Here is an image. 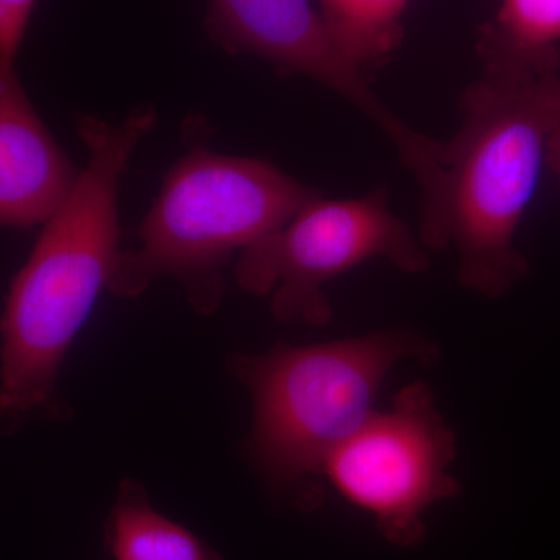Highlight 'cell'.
I'll use <instances>...</instances> for the list:
<instances>
[{
  "label": "cell",
  "instance_id": "cell-1",
  "mask_svg": "<svg viewBox=\"0 0 560 560\" xmlns=\"http://www.w3.org/2000/svg\"><path fill=\"white\" fill-rule=\"evenodd\" d=\"M459 109V130L418 180L419 238L455 250L464 289L499 300L529 271L515 237L560 127V73H482Z\"/></svg>",
  "mask_w": 560,
  "mask_h": 560
},
{
  "label": "cell",
  "instance_id": "cell-2",
  "mask_svg": "<svg viewBox=\"0 0 560 560\" xmlns=\"http://www.w3.org/2000/svg\"><path fill=\"white\" fill-rule=\"evenodd\" d=\"M156 121L149 103H140L120 121L92 114L77 121L86 167L68 200L44 224L7 294L0 346V408L7 418L60 411L62 361L102 291L109 289L124 250L120 180Z\"/></svg>",
  "mask_w": 560,
  "mask_h": 560
},
{
  "label": "cell",
  "instance_id": "cell-3",
  "mask_svg": "<svg viewBox=\"0 0 560 560\" xmlns=\"http://www.w3.org/2000/svg\"><path fill=\"white\" fill-rule=\"evenodd\" d=\"M318 195L271 162L194 145L165 175L108 290L138 298L154 280L168 278L195 312L210 315L223 300L230 261Z\"/></svg>",
  "mask_w": 560,
  "mask_h": 560
},
{
  "label": "cell",
  "instance_id": "cell-4",
  "mask_svg": "<svg viewBox=\"0 0 560 560\" xmlns=\"http://www.w3.org/2000/svg\"><path fill=\"white\" fill-rule=\"evenodd\" d=\"M436 355L410 331L383 330L235 357L232 375L253 400L250 455L276 488H304L331 451L377 410L389 372L407 360L431 364Z\"/></svg>",
  "mask_w": 560,
  "mask_h": 560
},
{
  "label": "cell",
  "instance_id": "cell-5",
  "mask_svg": "<svg viewBox=\"0 0 560 560\" xmlns=\"http://www.w3.org/2000/svg\"><path fill=\"white\" fill-rule=\"evenodd\" d=\"M372 259L388 260L408 275L425 271L430 261L420 238L389 209L383 187L363 197L319 194L243 250L234 279L250 294H271V315L279 323L324 326L331 319L324 287Z\"/></svg>",
  "mask_w": 560,
  "mask_h": 560
},
{
  "label": "cell",
  "instance_id": "cell-6",
  "mask_svg": "<svg viewBox=\"0 0 560 560\" xmlns=\"http://www.w3.org/2000/svg\"><path fill=\"white\" fill-rule=\"evenodd\" d=\"M458 438L444 420L433 389L418 381L370 418L324 460L320 475L383 539L411 548L425 537V512L460 493L451 474Z\"/></svg>",
  "mask_w": 560,
  "mask_h": 560
},
{
  "label": "cell",
  "instance_id": "cell-7",
  "mask_svg": "<svg viewBox=\"0 0 560 560\" xmlns=\"http://www.w3.org/2000/svg\"><path fill=\"white\" fill-rule=\"evenodd\" d=\"M205 31L226 54L254 55L280 75L305 77L340 95L388 138L412 175L436 151V139L397 117L338 54L311 0H206Z\"/></svg>",
  "mask_w": 560,
  "mask_h": 560
},
{
  "label": "cell",
  "instance_id": "cell-8",
  "mask_svg": "<svg viewBox=\"0 0 560 560\" xmlns=\"http://www.w3.org/2000/svg\"><path fill=\"white\" fill-rule=\"evenodd\" d=\"M80 173L40 119L16 68H0V221L14 230L46 224Z\"/></svg>",
  "mask_w": 560,
  "mask_h": 560
},
{
  "label": "cell",
  "instance_id": "cell-9",
  "mask_svg": "<svg viewBox=\"0 0 560 560\" xmlns=\"http://www.w3.org/2000/svg\"><path fill=\"white\" fill-rule=\"evenodd\" d=\"M560 0H500L482 27V73L530 75L559 72Z\"/></svg>",
  "mask_w": 560,
  "mask_h": 560
},
{
  "label": "cell",
  "instance_id": "cell-10",
  "mask_svg": "<svg viewBox=\"0 0 560 560\" xmlns=\"http://www.w3.org/2000/svg\"><path fill=\"white\" fill-rule=\"evenodd\" d=\"M105 547L113 560H224L197 534L151 504L147 490L127 478L105 522Z\"/></svg>",
  "mask_w": 560,
  "mask_h": 560
},
{
  "label": "cell",
  "instance_id": "cell-11",
  "mask_svg": "<svg viewBox=\"0 0 560 560\" xmlns=\"http://www.w3.org/2000/svg\"><path fill=\"white\" fill-rule=\"evenodd\" d=\"M410 0H319V14L338 54L370 80L404 38Z\"/></svg>",
  "mask_w": 560,
  "mask_h": 560
},
{
  "label": "cell",
  "instance_id": "cell-12",
  "mask_svg": "<svg viewBox=\"0 0 560 560\" xmlns=\"http://www.w3.org/2000/svg\"><path fill=\"white\" fill-rule=\"evenodd\" d=\"M36 0H0V68H11L20 54Z\"/></svg>",
  "mask_w": 560,
  "mask_h": 560
},
{
  "label": "cell",
  "instance_id": "cell-13",
  "mask_svg": "<svg viewBox=\"0 0 560 560\" xmlns=\"http://www.w3.org/2000/svg\"><path fill=\"white\" fill-rule=\"evenodd\" d=\"M547 171L551 173L560 191V127L552 135L548 147Z\"/></svg>",
  "mask_w": 560,
  "mask_h": 560
}]
</instances>
